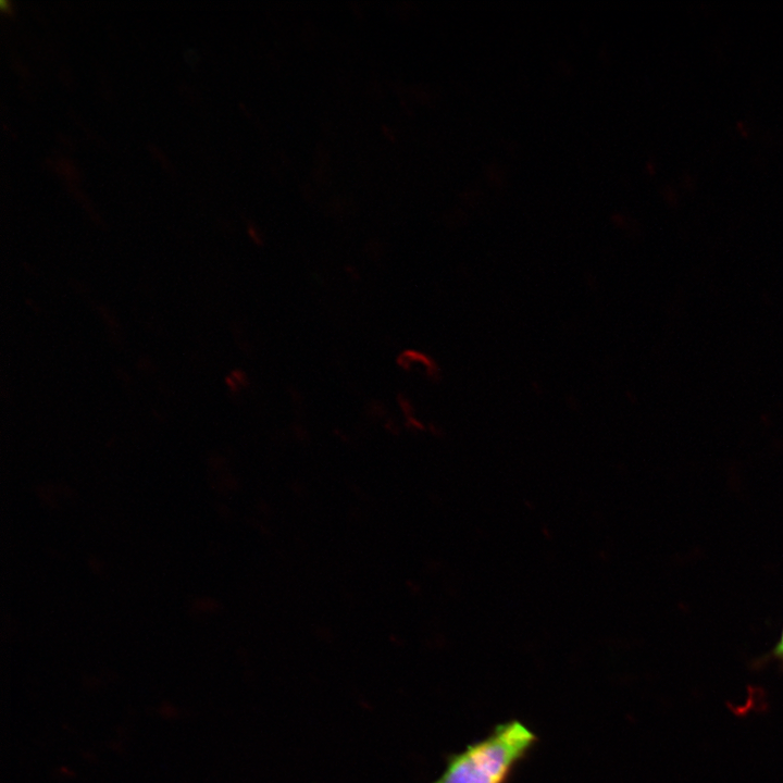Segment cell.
<instances>
[{"mask_svg":"<svg viewBox=\"0 0 783 783\" xmlns=\"http://www.w3.org/2000/svg\"><path fill=\"white\" fill-rule=\"evenodd\" d=\"M536 742L537 736L523 722L500 723L484 738L451 755L432 783H507Z\"/></svg>","mask_w":783,"mask_h":783,"instance_id":"6da1fadb","label":"cell"},{"mask_svg":"<svg viewBox=\"0 0 783 783\" xmlns=\"http://www.w3.org/2000/svg\"><path fill=\"white\" fill-rule=\"evenodd\" d=\"M770 656L779 661L783 662V627L780 634V637L774 645L773 649L770 651Z\"/></svg>","mask_w":783,"mask_h":783,"instance_id":"7a4b0ae2","label":"cell"},{"mask_svg":"<svg viewBox=\"0 0 783 783\" xmlns=\"http://www.w3.org/2000/svg\"><path fill=\"white\" fill-rule=\"evenodd\" d=\"M1 9L7 12H12V3L8 0H1L0 1Z\"/></svg>","mask_w":783,"mask_h":783,"instance_id":"3957f363","label":"cell"}]
</instances>
